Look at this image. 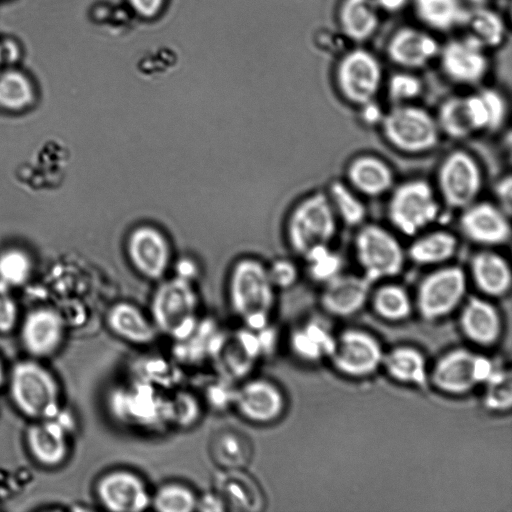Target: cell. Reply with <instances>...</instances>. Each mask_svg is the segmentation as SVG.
<instances>
[{"label":"cell","mask_w":512,"mask_h":512,"mask_svg":"<svg viewBox=\"0 0 512 512\" xmlns=\"http://www.w3.org/2000/svg\"><path fill=\"white\" fill-rule=\"evenodd\" d=\"M228 299L244 327L258 331L270 325L275 305V288L267 266L244 257L234 263L228 278Z\"/></svg>","instance_id":"1"},{"label":"cell","mask_w":512,"mask_h":512,"mask_svg":"<svg viewBox=\"0 0 512 512\" xmlns=\"http://www.w3.org/2000/svg\"><path fill=\"white\" fill-rule=\"evenodd\" d=\"M339 222L324 190H315L298 200L285 223V238L291 251L303 257L310 250L332 245Z\"/></svg>","instance_id":"2"},{"label":"cell","mask_w":512,"mask_h":512,"mask_svg":"<svg viewBox=\"0 0 512 512\" xmlns=\"http://www.w3.org/2000/svg\"><path fill=\"white\" fill-rule=\"evenodd\" d=\"M168 394L150 383L132 378L114 387L107 398L111 416L121 425L146 432L169 427Z\"/></svg>","instance_id":"3"},{"label":"cell","mask_w":512,"mask_h":512,"mask_svg":"<svg viewBox=\"0 0 512 512\" xmlns=\"http://www.w3.org/2000/svg\"><path fill=\"white\" fill-rule=\"evenodd\" d=\"M441 207L433 184L412 178L395 184L389 192L386 216L393 231L412 238L433 226Z\"/></svg>","instance_id":"4"},{"label":"cell","mask_w":512,"mask_h":512,"mask_svg":"<svg viewBox=\"0 0 512 512\" xmlns=\"http://www.w3.org/2000/svg\"><path fill=\"white\" fill-rule=\"evenodd\" d=\"M378 128L391 148L412 156L433 151L442 137L435 115L416 103L392 105Z\"/></svg>","instance_id":"5"},{"label":"cell","mask_w":512,"mask_h":512,"mask_svg":"<svg viewBox=\"0 0 512 512\" xmlns=\"http://www.w3.org/2000/svg\"><path fill=\"white\" fill-rule=\"evenodd\" d=\"M391 228L379 223L365 222L353 238V254L360 274L370 283L398 276L407 261L406 249Z\"/></svg>","instance_id":"6"},{"label":"cell","mask_w":512,"mask_h":512,"mask_svg":"<svg viewBox=\"0 0 512 512\" xmlns=\"http://www.w3.org/2000/svg\"><path fill=\"white\" fill-rule=\"evenodd\" d=\"M199 296L193 282L174 276L158 285L151 302V320L159 334L174 342L187 338L199 318Z\"/></svg>","instance_id":"7"},{"label":"cell","mask_w":512,"mask_h":512,"mask_svg":"<svg viewBox=\"0 0 512 512\" xmlns=\"http://www.w3.org/2000/svg\"><path fill=\"white\" fill-rule=\"evenodd\" d=\"M483 184L478 159L468 150L456 148L439 161L433 186L441 204L459 212L479 199Z\"/></svg>","instance_id":"8"},{"label":"cell","mask_w":512,"mask_h":512,"mask_svg":"<svg viewBox=\"0 0 512 512\" xmlns=\"http://www.w3.org/2000/svg\"><path fill=\"white\" fill-rule=\"evenodd\" d=\"M333 78L343 101L359 108L376 101L384 82V72L381 61L373 52L355 47L341 54Z\"/></svg>","instance_id":"9"},{"label":"cell","mask_w":512,"mask_h":512,"mask_svg":"<svg viewBox=\"0 0 512 512\" xmlns=\"http://www.w3.org/2000/svg\"><path fill=\"white\" fill-rule=\"evenodd\" d=\"M468 278L461 266L434 267L419 281L414 306L426 320H437L455 311L466 298Z\"/></svg>","instance_id":"10"},{"label":"cell","mask_w":512,"mask_h":512,"mask_svg":"<svg viewBox=\"0 0 512 512\" xmlns=\"http://www.w3.org/2000/svg\"><path fill=\"white\" fill-rule=\"evenodd\" d=\"M10 391L16 406L29 417L48 419L60 411L55 379L35 362H20L13 368Z\"/></svg>","instance_id":"11"},{"label":"cell","mask_w":512,"mask_h":512,"mask_svg":"<svg viewBox=\"0 0 512 512\" xmlns=\"http://www.w3.org/2000/svg\"><path fill=\"white\" fill-rule=\"evenodd\" d=\"M496 367L488 357L465 348L443 354L429 373V381L442 393L463 395L484 384Z\"/></svg>","instance_id":"12"},{"label":"cell","mask_w":512,"mask_h":512,"mask_svg":"<svg viewBox=\"0 0 512 512\" xmlns=\"http://www.w3.org/2000/svg\"><path fill=\"white\" fill-rule=\"evenodd\" d=\"M384 352L372 334L361 329H347L336 337L329 359L334 369L342 375L363 378L381 367Z\"/></svg>","instance_id":"13"},{"label":"cell","mask_w":512,"mask_h":512,"mask_svg":"<svg viewBox=\"0 0 512 512\" xmlns=\"http://www.w3.org/2000/svg\"><path fill=\"white\" fill-rule=\"evenodd\" d=\"M437 58L444 76L460 86L479 85L490 68L487 49L470 35L447 41Z\"/></svg>","instance_id":"14"},{"label":"cell","mask_w":512,"mask_h":512,"mask_svg":"<svg viewBox=\"0 0 512 512\" xmlns=\"http://www.w3.org/2000/svg\"><path fill=\"white\" fill-rule=\"evenodd\" d=\"M460 234L480 248L506 245L511 239L510 215L495 202L477 200L459 211Z\"/></svg>","instance_id":"15"},{"label":"cell","mask_w":512,"mask_h":512,"mask_svg":"<svg viewBox=\"0 0 512 512\" xmlns=\"http://www.w3.org/2000/svg\"><path fill=\"white\" fill-rule=\"evenodd\" d=\"M126 253L135 271L149 280L163 278L172 264L168 238L150 224L138 225L128 234Z\"/></svg>","instance_id":"16"},{"label":"cell","mask_w":512,"mask_h":512,"mask_svg":"<svg viewBox=\"0 0 512 512\" xmlns=\"http://www.w3.org/2000/svg\"><path fill=\"white\" fill-rule=\"evenodd\" d=\"M99 502L113 512H142L151 506V492L136 472L118 468L103 474L95 487Z\"/></svg>","instance_id":"17"},{"label":"cell","mask_w":512,"mask_h":512,"mask_svg":"<svg viewBox=\"0 0 512 512\" xmlns=\"http://www.w3.org/2000/svg\"><path fill=\"white\" fill-rule=\"evenodd\" d=\"M233 407L248 422L267 425L281 418L286 399L276 383L265 378H252L236 387Z\"/></svg>","instance_id":"18"},{"label":"cell","mask_w":512,"mask_h":512,"mask_svg":"<svg viewBox=\"0 0 512 512\" xmlns=\"http://www.w3.org/2000/svg\"><path fill=\"white\" fill-rule=\"evenodd\" d=\"M441 45L430 32L413 26L400 27L386 44L391 63L403 70L415 71L437 59Z\"/></svg>","instance_id":"19"},{"label":"cell","mask_w":512,"mask_h":512,"mask_svg":"<svg viewBox=\"0 0 512 512\" xmlns=\"http://www.w3.org/2000/svg\"><path fill=\"white\" fill-rule=\"evenodd\" d=\"M263 356L258 331L243 326L232 334L227 333L213 360L218 366L219 375L234 382L248 376Z\"/></svg>","instance_id":"20"},{"label":"cell","mask_w":512,"mask_h":512,"mask_svg":"<svg viewBox=\"0 0 512 512\" xmlns=\"http://www.w3.org/2000/svg\"><path fill=\"white\" fill-rule=\"evenodd\" d=\"M343 180L364 199L387 196L396 184L392 166L373 153L353 156L345 166Z\"/></svg>","instance_id":"21"},{"label":"cell","mask_w":512,"mask_h":512,"mask_svg":"<svg viewBox=\"0 0 512 512\" xmlns=\"http://www.w3.org/2000/svg\"><path fill=\"white\" fill-rule=\"evenodd\" d=\"M372 283L359 274L342 272L322 285L321 307L330 315L349 317L369 301Z\"/></svg>","instance_id":"22"},{"label":"cell","mask_w":512,"mask_h":512,"mask_svg":"<svg viewBox=\"0 0 512 512\" xmlns=\"http://www.w3.org/2000/svg\"><path fill=\"white\" fill-rule=\"evenodd\" d=\"M466 274L484 297L500 298L510 291V263L495 248H480L476 251L470 258Z\"/></svg>","instance_id":"23"},{"label":"cell","mask_w":512,"mask_h":512,"mask_svg":"<svg viewBox=\"0 0 512 512\" xmlns=\"http://www.w3.org/2000/svg\"><path fill=\"white\" fill-rule=\"evenodd\" d=\"M459 325L469 341L483 347L494 345L502 333L498 309L482 295L465 298L461 304Z\"/></svg>","instance_id":"24"},{"label":"cell","mask_w":512,"mask_h":512,"mask_svg":"<svg viewBox=\"0 0 512 512\" xmlns=\"http://www.w3.org/2000/svg\"><path fill=\"white\" fill-rule=\"evenodd\" d=\"M72 426L70 415L59 411L54 417L30 427L27 443L36 460L47 466L61 463L67 453L66 433Z\"/></svg>","instance_id":"25"},{"label":"cell","mask_w":512,"mask_h":512,"mask_svg":"<svg viewBox=\"0 0 512 512\" xmlns=\"http://www.w3.org/2000/svg\"><path fill=\"white\" fill-rule=\"evenodd\" d=\"M458 249L459 239L454 232L430 227L411 238L406 256L415 265L434 268L451 263Z\"/></svg>","instance_id":"26"},{"label":"cell","mask_w":512,"mask_h":512,"mask_svg":"<svg viewBox=\"0 0 512 512\" xmlns=\"http://www.w3.org/2000/svg\"><path fill=\"white\" fill-rule=\"evenodd\" d=\"M467 116L474 135L496 132L504 127L508 117V102L495 88H480L463 94Z\"/></svg>","instance_id":"27"},{"label":"cell","mask_w":512,"mask_h":512,"mask_svg":"<svg viewBox=\"0 0 512 512\" xmlns=\"http://www.w3.org/2000/svg\"><path fill=\"white\" fill-rule=\"evenodd\" d=\"M106 324L115 336L136 346L150 345L159 335L151 318L135 304L126 301L115 303L109 308Z\"/></svg>","instance_id":"28"},{"label":"cell","mask_w":512,"mask_h":512,"mask_svg":"<svg viewBox=\"0 0 512 512\" xmlns=\"http://www.w3.org/2000/svg\"><path fill=\"white\" fill-rule=\"evenodd\" d=\"M214 484L227 510L254 512L264 507V495L260 487L244 469H222Z\"/></svg>","instance_id":"29"},{"label":"cell","mask_w":512,"mask_h":512,"mask_svg":"<svg viewBox=\"0 0 512 512\" xmlns=\"http://www.w3.org/2000/svg\"><path fill=\"white\" fill-rule=\"evenodd\" d=\"M62 334V319L50 309L30 312L24 320L21 332L25 348L35 356L53 353L62 340Z\"/></svg>","instance_id":"30"},{"label":"cell","mask_w":512,"mask_h":512,"mask_svg":"<svg viewBox=\"0 0 512 512\" xmlns=\"http://www.w3.org/2000/svg\"><path fill=\"white\" fill-rule=\"evenodd\" d=\"M380 13L373 0H341L337 9L339 31L347 41L364 43L377 32Z\"/></svg>","instance_id":"31"},{"label":"cell","mask_w":512,"mask_h":512,"mask_svg":"<svg viewBox=\"0 0 512 512\" xmlns=\"http://www.w3.org/2000/svg\"><path fill=\"white\" fill-rule=\"evenodd\" d=\"M227 333L215 321L200 319L194 331L185 339L174 342V360L186 365L214 359Z\"/></svg>","instance_id":"32"},{"label":"cell","mask_w":512,"mask_h":512,"mask_svg":"<svg viewBox=\"0 0 512 512\" xmlns=\"http://www.w3.org/2000/svg\"><path fill=\"white\" fill-rule=\"evenodd\" d=\"M33 77L20 64L0 67V109L21 112L36 100Z\"/></svg>","instance_id":"33"},{"label":"cell","mask_w":512,"mask_h":512,"mask_svg":"<svg viewBox=\"0 0 512 512\" xmlns=\"http://www.w3.org/2000/svg\"><path fill=\"white\" fill-rule=\"evenodd\" d=\"M381 367L400 383L424 387L429 382L426 359L421 351L411 346H398L384 352Z\"/></svg>","instance_id":"34"},{"label":"cell","mask_w":512,"mask_h":512,"mask_svg":"<svg viewBox=\"0 0 512 512\" xmlns=\"http://www.w3.org/2000/svg\"><path fill=\"white\" fill-rule=\"evenodd\" d=\"M412 6L426 27L439 32L464 25L468 13L463 0H412Z\"/></svg>","instance_id":"35"},{"label":"cell","mask_w":512,"mask_h":512,"mask_svg":"<svg viewBox=\"0 0 512 512\" xmlns=\"http://www.w3.org/2000/svg\"><path fill=\"white\" fill-rule=\"evenodd\" d=\"M324 191L339 224L356 229L367 222L365 199L343 179L330 181Z\"/></svg>","instance_id":"36"},{"label":"cell","mask_w":512,"mask_h":512,"mask_svg":"<svg viewBox=\"0 0 512 512\" xmlns=\"http://www.w3.org/2000/svg\"><path fill=\"white\" fill-rule=\"evenodd\" d=\"M335 339L330 331L317 322H308L294 329L290 334L289 345L292 352L308 362L328 357L333 352Z\"/></svg>","instance_id":"37"},{"label":"cell","mask_w":512,"mask_h":512,"mask_svg":"<svg viewBox=\"0 0 512 512\" xmlns=\"http://www.w3.org/2000/svg\"><path fill=\"white\" fill-rule=\"evenodd\" d=\"M369 301L374 312L382 319L392 322L407 319L413 310V299L407 289L386 280L371 290Z\"/></svg>","instance_id":"38"},{"label":"cell","mask_w":512,"mask_h":512,"mask_svg":"<svg viewBox=\"0 0 512 512\" xmlns=\"http://www.w3.org/2000/svg\"><path fill=\"white\" fill-rule=\"evenodd\" d=\"M464 25L471 37L487 50L500 47L507 37V26L503 17L493 9L478 7L468 10Z\"/></svg>","instance_id":"39"},{"label":"cell","mask_w":512,"mask_h":512,"mask_svg":"<svg viewBox=\"0 0 512 512\" xmlns=\"http://www.w3.org/2000/svg\"><path fill=\"white\" fill-rule=\"evenodd\" d=\"M134 379L150 383L162 390L171 391L180 387L183 373L177 362L162 356H142L133 365Z\"/></svg>","instance_id":"40"},{"label":"cell","mask_w":512,"mask_h":512,"mask_svg":"<svg viewBox=\"0 0 512 512\" xmlns=\"http://www.w3.org/2000/svg\"><path fill=\"white\" fill-rule=\"evenodd\" d=\"M211 457L222 469H244L251 458L248 440L235 431L217 433L210 445Z\"/></svg>","instance_id":"41"},{"label":"cell","mask_w":512,"mask_h":512,"mask_svg":"<svg viewBox=\"0 0 512 512\" xmlns=\"http://www.w3.org/2000/svg\"><path fill=\"white\" fill-rule=\"evenodd\" d=\"M435 118L442 136L464 140L474 136L464 107L463 96L453 95L443 100Z\"/></svg>","instance_id":"42"},{"label":"cell","mask_w":512,"mask_h":512,"mask_svg":"<svg viewBox=\"0 0 512 512\" xmlns=\"http://www.w3.org/2000/svg\"><path fill=\"white\" fill-rule=\"evenodd\" d=\"M200 397L189 390L176 388L171 390L167 398V416L169 426L181 429L193 427L202 415Z\"/></svg>","instance_id":"43"},{"label":"cell","mask_w":512,"mask_h":512,"mask_svg":"<svg viewBox=\"0 0 512 512\" xmlns=\"http://www.w3.org/2000/svg\"><path fill=\"white\" fill-rule=\"evenodd\" d=\"M306 274L318 284H325L343 272V259L331 245L316 247L303 257Z\"/></svg>","instance_id":"44"},{"label":"cell","mask_w":512,"mask_h":512,"mask_svg":"<svg viewBox=\"0 0 512 512\" xmlns=\"http://www.w3.org/2000/svg\"><path fill=\"white\" fill-rule=\"evenodd\" d=\"M197 495L187 485L168 482L151 496V506L159 512H192L196 510Z\"/></svg>","instance_id":"45"},{"label":"cell","mask_w":512,"mask_h":512,"mask_svg":"<svg viewBox=\"0 0 512 512\" xmlns=\"http://www.w3.org/2000/svg\"><path fill=\"white\" fill-rule=\"evenodd\" d=\"M483 403L488 410L504 412L512 405V376L509 370L496 368L484 383Z\"/></svg>","instance_id":"46"},{"label":"cell","mask_w":512,"mask_h":512,"mask_svg":"<svg viewBox=\"0 0 512 512\" xmlns=\"http://www.w3.org/2000/svg\"><path fill=\"white\" fill-rule=\"evenodd\" d=\"M423 88L422 80L413 71L403 69L391 75L386 83L392 105L416 103Z\"/></svg>","instance_id":"47"},{"label":"cell","mask_w":512,"mask_h":512,"mask_svg":"<svg viewBox=\"0 0 512 512\" xmlns=\"http://www.w3.org/2000/svg\"><path fill=\"white\" fill-rule=\"evenodd\" d=\"M32 263L29 256L19 249L5 250L0 254V280L6 285H20L30 276Z\"/></svg>","instance_id":"48"},{"label":"cell","mask_w":512,"mask_h":512,"mask_svg":"<svg viewBox=\"0 0 512 512\" xmlns=\"http://www.w3.org/2000/svg\"><path fill=\"white\" fill-rule=\"evenodd\" d=\"M233 383V381L218 375L203 385L199 397L213 410H226L233 407L236 392V386Z\"/></svg>","instance_id":"49"},{"label":"cell","mask_w":512,"mask_h":512,"mask_svg":"<svg viewBox=\"0 0 512 512\" xmlns=\"http://www.w3.org/2000/svg\"><path fill=\"white\" fill-rule=\"evenodd\" d=\"M269 278L275 289H288L296 284L299 278L297 264L289 258H278L267 266Z\"/></svg>","instance_id":"50"},{"label":"cell","mask_w":512,"mask_h":512,"mask_svg":"<svg viewBox=\"0 0 512 512\" xmlns=\"http://www.w3.org/2000/svg\"><path fill=\"white\" fill-rule=\"evenodd\" d=\"M23 55L24 47L17 38L0 35V67L20 64Z\"/></svg>","instance_id":"51"},{"label":"cell","mask_w":512,"mask_h":512,"mask_svg":"<svg viewBox=\"0 0 512 512\" xmlns=\"http://www.w3.org/2000/svg\"><path fill=\"white\" fill-rule=\"evenodd\" d=\"M494 196L495 204L510 215L512 206V181L510 174L502 176L495 182Z\"/></svg>","instance_id":"52"},{"label":"cell","mask_w":512,"mask_h":512,"mask_svg":"<svg viewBox=\"0 0 512 512\" xmlns=\"http://www.w3.org/2000/svg\"><path fill=\"white\" fill-rule=\"evenodd\" d=\"M16 305L12 298L0 288V331H9L15 324Z\"/></svg>","instance_id":"53"},{"label":"cell","mask_w":512,"mask_h":512,"mask_svg":"<svg viewBox=\"0 0 512 512\" xmlns=\"http://www.w3.org/2000/svg\"><path fill=\"white\" fill-rule=\"evenodd\" d=\"M316 40L319 48L326 52L340 51L347 41L340 31L336 33L331 29L320 30Z\"/></svg>","instance_id":"54"},{"label":"cell","mask_w":512,"mask_h":512,"mask_svg":"<svg viewBox=\"0 0 512 512\" xmlns=\"http://www.w3.org/2000/svg\"><path fill=\"white\" fill-rule=\"evenodd\" d=\"M357 109L359 110V119L365 126L379 127L385 110H382L376 101L364 104Z\"/></svg>","instance_id":"55"},{"label":"cell","mask_w":512,"mask_h":512,"mask_svg":"<svg viewBox=\"0 0 512 512\" xmlns=\"http://www.w3.org/2000/svg\"><path fill=\"white\" fill-rule=\"evenodd\" d=\"M196 510L201 512L228 511L223 499L216 491L207 492L201 496H198Z\"/></svg>","instance_id":"56"},{"label":"cell","mask_w":512,"mask_h":512,"mask_svg":"<svg viewBox=\"0 0 512 512\" xmlns=\"http://www.w3.org/2000/svg\"><path fill=\"white\" fill-rule=\"evenodd\" d=\"M175 271L174 276L194 283L199 274V267L191 258L182 257L175 263Z\"/></svg>","instance_id":"57"},{"label":"cell","mask_w":512,"mask_h":512,"mask_svg":"<svg viewBox=\"0 0 512 512\" xmlns=\"http://www.w3.org/2000/svg\"><path fill=\"white\" fill-rule=\"evenodd\" d=\"M134 10L144 17L155 16L162 8L164 0H129Z\"/></svg>","instance_id":"58"},{"label":"cell","mask_w":512,"mask_h":512,"mask_svg":"<svg viewBox=\"0 0 512 512\" xmlns=\"http://www.w3.org/2000/svg\"><path fill=\"white\" fill-rule=\"evenodd\" d=\"M380 11L398 13L408 4L409 0H373Z\"/></svg>","instance_id":"59"},{"label":"cell","mask_w":512,"mask_h":512,"mask_svg":"<svg viewBox=\"0 0 512 512\" xmlns=\"http://www.w3.org/2000/svg\"><path fill=\"white\" fill-rule=\"evenodd\" d=\"M3 377H4L3 367H2V364L0 362V385L2 384Z\"/></svg>","instance_id":"60"}]
</instances>
